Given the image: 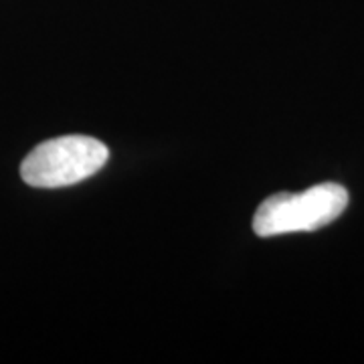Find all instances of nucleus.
Wrapping results in <instances>:
<instances>
[{
    "label": "nucleus",
    "mask_w": 364,
    "mask_h": 364,
    "mask_svg": "<svg viewBox=\"0 0 364 364\" xmlns=\"http://www.w3.org/2000/svg\"><path fill=\"white\" fill-rule=\"evenodd\" d=\"M348 207V191L336 182H324L298 195L277 193L263 200L253 217L259 237L316 231L336 221Z\"/></svg>",
    "instance_id": "nucleus-1"
},
{
    "label": "nucleus",
    "mask_w": 364,
    "mask_h": 364,
    "mask_svg": "<svg viewBox=\"0 0 364 364\" xmlns=\"http://www.w3.org/2000/svg\"><path fill=\"white\" fill-rule=\"evenodd\" d=\"M109 152L95 138L63 136L39 144L21 164V176L37 188H59L90 178L104 166Z\"/></svg>",
    "instance_id": "nucleus-2"
}]
</instances>
